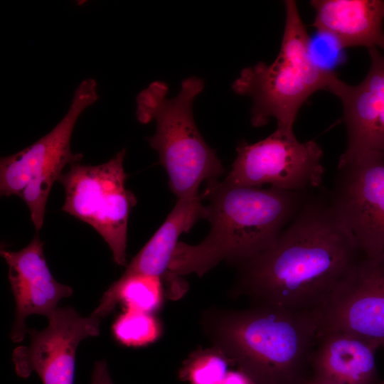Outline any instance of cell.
Returning a JSON list of instances; mask_svg holds the SVG:
<instances>
[{
    "label": "cell",
    "mask_w": 384,
    "mask_h": 384,
    "mask_svg": "<svg viewBox=\"0 0 384 384\" xmlns=\"http://www.w3.org/2000/svg\"><path fill=\"white\" fill-rule=\"evenodd\" d=\"M226 370L225 357L214 348L194 357L188 366L187 377L191 384H219Z\"/></svg>",
    "instance_id": "19"
},
{
    "label": "cell",
    "mask_w": 384,
    "mask_h": 384,
    "mask_svg": "<svg viewBox=\"0 0 384 384\" xmlns=\"http://www.w3.org/2000/svg\"><path fill=\"white\" fill-rule=\"evenodd\" d=\"M125 149L100 165L70 166L58 181L65 189L62 210L91 225L105 240L119 266L127 265L128 219L135 196L126 188Z\"/></svg>",
    "instance_id": "7"
},
{
    "label": "cell",
    "mask_w": 384,
    "mask_h": 384,
    "mask_svg": "<svg viewBox=\"0 0 384 384\" xmlns=\"http://www.w3.org/2000/svg\"><path fill=\"white\" fill-rule=\"evenodd\" d=\"M363 256L329 194L310 193L268 249L237 266L232 295L312 314Z\"/></svg>",
    "instance_id": "1"
},
{
    "label": "cell",
    "mask_w": 384,
    "mask_h": 384,
    "mask_svg": "<svg viewBox=\"0 0 384 384\" xmlns=\"http://www.w3.org/2000/svg\"><path fill=\"white\" fill-rule=\"evenodd\" d=\"M223 181L237 186L262 188L270 185L285 191L309 192L323 181V151L314 141L299 142L293 129L277 128L254 144L242 142Z\"/></svg>",
    "instance_id": "8"
},
{
    "label": "cell",
    "mask_w": 384,
    "mask_h": 384,
    "mask_svg": "<svg viewBox=\"0 0 384 384\" xmlns=\"http://www.w3.org/2000/svg\"><path fill=\"white\" fill-rule=\"evenodd\" d=\"M309 384H334L324 380H321L315 378H312Z\"/></svg>",
    "instance_id": "23"
},
{
    "label": "cell",
    "mask_w": 384,
    "mask_h": 384,
    "mask_svg": "<svg viewBox=\"0 0 384 384\" xmlns=\"http://www.w3.org/2000/svg\"><path fill=\"white\" fill-rule=\"evenodd\" d=\"M311 26L333 36L343 48L355 46L384 50V1L313 0Z\"/></svg>",
    "instance_id": "15"
},
{
    "label": "cell",
    "mask_w": 384,
    "mask_h": 384,
    "mask_svg": "<svg viewBox=\"0 0 384 384\" xmlns=\"http://www.w3.org/2000/svg\"><path fill=\"white\" fill-rule=\"evenodd\" d=\"M219 384H252L240 371L227 373Z\"/></svg>",
    "instance_id": "22"
},
{
    "label": "cell",
    "mask_w": 384,
    "mask_h": 384,
    "mask_svg": "<svg viewBox=\"0 0 384 384\" xmlns=\"http://www.w3.org/2000/svg\"><path fill=\"white\" fill-rule=\"evenodd\" d=\"M201 200V196L177 200L164 222L132 259L122 276H166L180 235L188 232L198 220L207 218V206Z\"/></svg>",
    "instance_id": "16"
},
{
    "label": "cell",
    "mask_w": 384,
    "mask_h": 384,
    "mask_svg": "<svg viewBox=\"0 0 384 384\" xmlns=\"http://www.w3.org/2000/svg\"><path fill=\"white\" fill-rule=\"evenodd\" d=\"M91 384H113L105 361L95 362Z\"/></svg>",
    "instance_id": "21"
},
{
    "label": "cell",
    "mask_w": 384,
    "mask_h": 384,
    "mask_svg": "<svg viewBox=\"0 0 384 384\" xmlns=\"http://www.w3.org/2000/svg\"><path fill=\"white\" fill-rule=\"evenodd\" d=\"M343 48L331 34L318 31L309 38V52L314 63L326 72H334L333 68L343 59Z\"/></svg>",
    "instance_id": "20"
},
{
    "label": "cell",
    "mask_w": 384,
    "mask_h": 384,
    "mask_svg": "<svg viewBox=\"0 0 384 384\" xmlns=\"http://www.w3.org/2000/svg\"><path fill=\"white\" fill-rule=\"evenodd\" d=\"M41 331L28 329L30 344L17 347L12 359L16 374L36 373L43 384H73L75 355L85 338L100 334V318L81 316L71 307H58Z\"/></svg>",
    "instance_id": "11"
},
{
    "label": "cell",
    "mask_w": 384,
    "mask_h": 384,
    "mask_svg": "<svg viewBox=\"0 0 384 384\" xmlns=\"http://www.w3.org/2000/svg\"><path fill=\"white\" fill-rule=\"evenodd\" d=\"M368 53L370 69L359 84H346L334 74L327 86L342 103L346 127L347 145L338 166L364 153L384 154V55L377 48Z\"/></svg>",
    "instance_id": "12"
},
{
    "label": "cell",
    "mask_w": 384,
    "mask_h": 384,
    "mask_svg": "<svg viewBox=\"0 0 384 384\" xmlns=\"http://www.w3.org/2000/svg\"><path fill=\"white\" fill-rule=\"evenodd\" d=\"M161 331L159 322L151 313L129 309L112 325L114 338L127 346L138 347L154 342Z\"/></svg>",
    "instance_id": "18"
},
{
    "label": "cell",
    "mask_w": 384,
    "mask_h": 384,
    "mask_svg": "<svg viewBox=\"0 0 384 384\" xmlns=\"http://www.w3.org/2000/svg\"><path fill=\"white\" fill-rule=\"evenodd\" d=\"M286 18L279 52L270 65L259 62L244 68L232 89L252 100L251 124L265 125L274 118L277 128L293 129L302 105L315 92L327 90L335 74L318 68L309 52L310 36L294 1H284Z\"/></svg>",
    "instance_id": "5"
},
{
    "label": "cell",
    "mask_w": 384,
    "mask_h": 384,
    "mask_svg": "<svg viewBox=\"0 0 384 384\" xmlns=\"http://www.w3.org/2000/svg\"><path fill=\"white\" fill-rule=\"evenodd\" d=\"M0 253L9 265V279L16 303L10 337L18 343L27 333L26 319L31 314L48 318L62 299L73 294V289L59 283L52 275L38 235L19 251L1 247Z\"/></svg>",
    "instance_id": "13"
},
{
    "label": "cell",
    "mask_w": 384,
    "mask_h": 384,
    "mask_svg": "<svg viewBox=\"0 0 384 384\" xmlns=\"http://www.w3.org/2000/svg\"><path fill=\"white\" fill-rule=\"evenodd\" d=\"M311 315L320 332H346L384 348V255H363Z\"/></svg>",
    "instance_id": "10"
},
{
    "label": "cell",
    "mask_w": 384,
    "mask_h": 384,
    "mask_svg": "<svg viewBox=\"0 0 384 384\" xmlns=\"http://www.w3.org/2000/svg\"><path fill=\"white\" fill-rule=\"evenodd\" d=\"M328 194L362 253L384 255V154L364 153L338 166Z\"/></svg>",
    "instance_id": "9"
},
{
    "label": "cell",
    "mask_w": 384,
    "mask_h": 384,
    "mask_svg": "<svg viewBox=\"0 0 384 384\" xmlns=\"http://www.w3.org/2000/svg\"><path fill=\"white\" fill-rule=\"evenodd\" d=\"M201 325L214 348L252 384H309L312 378L320 331L311 314L257 305L212 308Z\"/></svg>",
    "instance_id": "3"
},
{
    "label": "cell",
    "mask_w": 384,
    "mask_h": 384,
    "mask_svg": "<svg viewBox=\"0 0 384 384\" xmlns=\"http://www.w3.org/2000/svg\"><path fill=\"white\" fill-rule=\"evenodd\" d=\"M311 192L206 183L210 229L197 245L178 242L169 272L203 276L220 262L238 266L270 248L294 218Z\"/></svg>",
    "instance_id": "2"
},
{
    "label": "cell",
    "mask_w": 384,
    "mask_h": 384,
    "mask_svg": "<svg viewBox=\"0 0 384 384\" xmlns=\"http://www.w3.org/2000/svg\"><path fill=\"white\" fill-rule=\"evenodd\" d=\"M162 300L161 277L144 274L121 276L105 292L92 314L102 319L112 312L119 302H123L127 309L151 314L159 308Z\"/></svg>",
    "instance_id": "17"
},
{
    "label": "cell",
    "mask_w": 384,
    "mask_h": 384,
    "mask_svg": "<svg viewBox=\"0 0 384 384\" xmlns=\"http://www.w3.org/2000/svg\"><path fill=\"white\" fill-rule=\"evenodd\" d=\"M204 88L203 80L192 76L183 80L178 94L167 98L166 82H151L137 97L138 121L156 122V132L147 141L155 149L177 200L199 196L198 189L224 173L215 150L205 142L193 114V103Z\"/></svg>",
    "instance_id": "4"
},
{
    "label": "cell",
    "mask_w": 384,
    "mask_h": 384,
    "mask_svg": "<svg viewBox=\"0 0 384 384\" xmlns=\"http://www.w3.org/2000/svg\"><path fill=\"white\" fill-rule=\"evenodd\" d=\"M95 79H84L76 88L66 114L47 134L26 149L0 161V193L16 195L28 206L31 221L39 230L53 183L63 169L79 163L81 154H74L70 140L75 124L88 107L99 98Z\"/></svg>",
    "instance_id": "6"
},
{
    "label": "cell",
    "mask_w": 384,
    "mask_h": 384,
    "mask_svg": "<svg viewBox=\"0 0 384 384\" xmlns=\"http://www.w3.org/2000/svg\"><path fill=\"white\" fill-rule=\"evenodd\" d=\"M374 344L351 334L321 331L312 357V378L334 384H384Z\"/></svg>",
    "instance_id": "14"
}]
</instances>
